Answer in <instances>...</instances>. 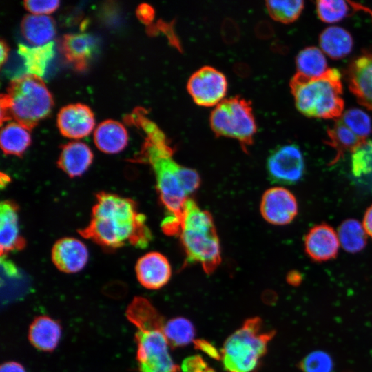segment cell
Masks as SVG:
<instances>
[{
  "mask_svg": "<svg viewBox=\"0 0 372 372\" xmlns=\"http://www.w3.org/2000/svg\"><path fill=\"white\" fill-rule=\"evenodd\" d=\"M96 198L90 223L78 231L82 237L107 249L148 245L152 234L134 200L105 192Z\"/></svg>",
  "mask_w": 372,
  "mask_h": 372,
  "instance_id": "6da1fadb",
  "label": "cell"
},
{
  "mask_svg": "<svg viewBox=\"0 0 372 372\" xmlns=\"http://www.w3.org/2000/svg\"><path fill=\"white\" fill-rule=\"evenodd\" d=\"M125 315L136 328L138 372H179V366L169 353L164 332L165 321L152 304L144 297H135Z\"/></svg>",
  "mask_w": 372,
  "mask_h": 372,
  "instance_id": "7a4b0ae2",
  "label": "cell"
},
{
  "mask_svg": "<svg viewBox=\"0 0 372 372\" xmlns=\"http://www.w3.org/2000/svg\"><path fill=\"white\" fill-rule=\"evenodd\" d=\"M141 157L153 169L160 200L169 215L180 218L189 195L200 185L198 172L174 161L165 140L147 138Z\"/></svg>",
  "mask_w": 372,
  "mask_h": 372,
  "instance_id": "3957f363",
  "label": "cell"
},
{
  "mask_svg": "<svg viewBox=\"0 0 372 372\" xmlns=\"http://www.w3.org/2000/svg\"><path fill=\"white\" fill-rule=\"evenodd\" d=\"M290 88L297 110L307 117L339 118L344 107L340 72L329 68L316 78L296 73Z\"/></svg>",
  "mask_w": 372,
  "mask_h": 372,
  "instance_id": "277c9868",
  "label": "cell"
},
{
  "mask_svg": "<svg viewBox=\"0 0 372 372\" xmlns=\"http://www.w3.org/2000/svg\"><path fill=\"white\" fill-rule=\"evenodd\" d=\"M0 104L1 125L13 118L30 130L50 113L53 99L41 77L25 74L10 82Z\"/></svg>",
  "mask_w": 372,
  "mask_h": 372,
  "instance_id": "5b68a950",
  "label": "cell"
},
{
  "mask_svg": "<svg viewBox=\"0 0 372 372\" xmlns=\"http://www.w3.org/2000/svg\"><path fill=\"white\" fill-rule=\"evenodd\" d=\"M187 262L200 264L207 273L220 262V247L211 214L192 199L185 203L179 234Z\"/></svg>",
  "mask_w": 372,
  "mask_h": 372,
  "instance_id": "8992f818",
  "label": "cell"
},
{
  "mask_svg": "<svg viewBox=\"0 0 372 372\" xmlns=\"http://www.w3.org/2000/svg\"><path fill=\"white\" fill-rule=\"evenodd\" d=\"M276 331H265L259 317L246 320L225 340L220 351L221 360L227 372H251L267 353L268 343Z\"/></svg>",
  "mask_w": 372,
  "mask_h": 372,
  "instance_id": "52a82bcc",
  "label": "cell"
},
{
  "mask_svg": "<svg viewBox=\"0 0 372 372\" xmlns=\"http://www.w3.org/2000/svg\"><path fill=\"white\" fill-rule=\"evenodd\" d=\"M210 125L217 135L247 145L252 142L256 132L251 105L239 97L225 99L216 105L210 116Z\"/></svg>",
  "mask_w": 372,
  "mask_h": 372,
  "instance_id": "ba28073f",
  "label": "cell"
},
{
  "mask_svg": "<svg viewBox=\"0 0 372 372\" xmlns=\"http://www.w3.org/2000/svg\"><path fill=\"white\" fill-rule=\"evenodd\" d=\"M187 90L196 104L204 107L216 106L224 100L227 81L219 70L205 66L190 76Z\"/></svg>",
  "mask_w": 372,
  "mask_h": 372,
  "instance_id": "9c48e42d",
  "label": "cell"
},
{
  "mask_svg": "<svg viewBox=\"0 0 372 372\" xmlns=\"http://www.w3.org/2000/svg\"><path fill=\"white\" fill-rule=\"evenodd\" d=\"M304 160L300 148L293 144L279 147L267 161V172L270 180L276 183L291 185L297 183L304 172Z\"/></svg>",
  "mask_w": 372,
  "mask_h": 372,
  "instance_id": "30bf717a",
  "label": "cell"
},
{
  "mask_svg": "<svg viewBox=\"0 0 372 372\" xmlns=\"http://www.w3.org/2000/svg\"><path fill=\"white\" fill-rule=\"evenodd\" d=\"M298 209L297 200L293 194L282 187L266 190L260 206L264 219L274 225L290 223L296 216Z\"/></svg>",
  "mask_w": 372,
  "mask_h": 372,
  "instance_id": "8fae6325",
  "label": "cell"
},
{
  "mask_svg": "<svg viewBox=\"0 0 372 372\" xmlns=\"http://www.w3.org/2000/svg\"><path fill=\"white\" fill-rule=\"evenodd\" d=\"M349 87L358 102L372 110V52H364L347 68Z\"/></svg>",
  "mask_w": 372,
  "mask_h": 372,
  "instance_id": "7c38bea8",
  "label": "cell"
},
{
  "mask_svg": "<svg viewBox=\"0 0 372 372\" xmlns=\"http://www.w3.org/2000/svg\"><path fill=\"white\" fill-rule=\"evenodd\" d=\"M94 114L83 104H70L62 107L57 116L61 134L70 138L79 139L87 136L94 127Z\"/></svg>",
  "mask_w": 372,
  "mask_h": 372,
  "instance_id": "4fadbf2b",
  "label": "cell"
},
{
  "mask_svg": "<svg viewBox=\"0 0 372 372\" xmlns=\"http://www.w3.org/2000/svg\"><path fill=\"white\" fill-rule=\"evenodd\" d=\"M340 245L338 233L326 223L315 225L304 237L305 252L315 262L335 258Z\"/></svg>",
  "mask_w": 372,
  "mask_h": 372,
  "instance_id": "5bb4252c",
  "label": "cell"
},
{
  "mask_svg": "<svg viewBox=\"0 0 372 372\" xmlns=\"http://www.w3.org/2000/svg\"><path fill=\"white\" fill-rule=\"evenodd\" d=\"M52 260L62 272L74 273L81 271L88 260V251L79 239L65 237L57 240L52 249Z\"/></svg>",
  "mask_w": 372,
  "mask_h": 372,
  "instance_id": "9a60e30c",
  "label": "cell"
},
{
  "mask_svg": "<svg viewBox=\"0 0 372 372\" xmlns=\"http://www.w3.org/2000/svg\"><path fill=\"white\" fill-rule=\"evenodd\" d=\"M135 271L140 284L148 289H158L169 280L172 269L167 258L159 252H149L141 257Z\"/></svg>",
  "mask_w": 372,
  "mask_h": 372,
  "instance_id": "2e32d148",
  "label": "cell"
},
{
  "mask_svg": "<svg viewBox=\"0 0 372 372\" xmlns=\"http://www.w3.org/2000/svg\"><path fill=\"white\" fill-rule=\"evenodd\" d=\"M25 240L19 234L18 207L10 200L0 204L1 257L12 251L24 248Z\"/></svg>",
  "mask_w": 372,
  "mask_h": 372,
  "instance_id": "e0dca14e",
  "label": "cell"
},
{
  "mask_svg": "<svg viewBox=\"0 0 372 372\" xmlns=\"http://www.w3.org/2000/svg\"><path fill=\"white\" fill-rule=\"evenodd\" d=\"M96 49V40L85 33L65 34L60 43L62 54L79 71L86 69Z\"/></svg>",
  "mask_w": 372,
  "mask_h": 372,
  "instance_id": "ac0fdd59",
  "label": "cell"
},
{
  "mask_svg": "<svg viewBox=\"0 0 372 372\" xmlns=\"http://www.w3.org/2000/svg\"><path fill=\"white\" fill-rule=\"evenodd\" d=\"M61 326L48 316L34 318L28 329V340L37 349L52 352L57 347L61 336Z\"/></svg>",
  "mask_w": 372,
  "mask_h": 372,
  "instance_id": "d6986e66",
  "label": "cell"
},
{
  "mask_svg": "<svg viewBox=\"0 0 372 372\" xmlns=\"http://www.w3.org/2000/svg\"><path fill=\"white\" fill-rule=\"evenodd\" d=\"M93 154L84 143L70 142L61 147L58 167L71 178L83 174L90 166Z\"/></svg>",
  "mask_w": 372,
  "mask_h": 372,
  "instance_id": "ffe728a7",
  "label": "cell"
},
{
  "mask_svg": "<svg viewBox=\"0 0 372 372\" xmlns=\"http://www.w3.org/2000/svg\"><path fill=\"white\" fill-rule=\"evenodd\" d=\"M94 141L97 148L106 154H116L127 145L128 135L119 122L106 120L101 123L94 132Z\"/></svg>",
  "mask_w": 372,
  "mask_h": 372,
  "instance_id": "44dd1931",
  "label": "cell"
},
{
  "mask_svg": "<svg viewBox=\"0 0 372 372\" xmlns=\"http://www.w3.org/2000/svg\"><path fill=\"white\" fill-rule=\"evenodd\" d=\"M21 33L25 40L34 46H41L50 42L56 34L54 20L47 15H25L21 24Z\"/></svg>",
  "mask_w": 372,
  "mask_h": 372,
  "instance_id": "7402d4cb",
  "label": "cell"
},
{
  "mask_svg": "<svg viewBox=\"0 0 372 372\" xmlns=\"http://www.w3.org/2000/svg\"><path fill=\"white\" fill-rule=\"evenodd\" d=\"M319 45L324 54L333 59H340L351 52L353 39L344 28L330 26L320 33Z\"/></svg>",
  "mask_w": 372,
  "mask_h": 372,
  "instance_id": "603a6c76",
  "label": "cell"
},
{
  "mask_svg": "<svg viewBox=\"0 0 372 372\" xmlns=\"http://www.w3.org/2000/svg\"><path fill=\"white\" fill-rule=\"evenodd\" d=\"M17 52L28 74L41 77L54 56V43L51 41L41 46L34 47L19 44Z\"/></svg>",
  "mask_w": 372,
  "mask_h": 372,
  "instance_id": "cb8c5ba5",
  "label": "cell"
},
{
  "mask_svg": "<svg viewBox=\"0 0 372 372\" xmlns=\"http://www.w3.org/2000/svg\"><path fill=\"white\" fill-rule=\"evenodd\" d=\"M30 143L28 130L18 123H9L1 130L0 145L5 154L21 156Z\"/></svg>",
  "mask_w": 372,
  "mask_h": 372,
  "instance_id": "d4e9b609",
  "label": "cell"
},
{
  "mask_svg": "<svg viewBox=\"0 0 372 372\" xmlns=\"http://www.w3.org/2000/svg\"><path fill=\"white\" fill-rule=\"evenodd\" d=\"M327 135L329 141L326 143L336 150L333 163L339 160L346 152L352 153L366 141L355 135L339 118L327 130Z\"/></svg>",
  "mask_w": 372,
  "mask_h": 372,
  "instance_id": "484cf974",
  "label": "cell"
},
{
  "mask_svg": "<svg viewBox=\"0 0 372 372\" xmlns=\"http://www.w3.org/2000/svg\"><path fill=\"white\" fill-rule=\"evenodd\" d=\"M296 64L298 73L311 78L319 77L329 69L324 52L316 46L300 50L296 56Z\"/></svg>",
  "mask_w": 372,
  "mask_h": 372,
  "instance_id": "4316f807",
  "label": "cell"
},
{
  "mask_svg": "<svg viewBox=\"0 0 372 372\" xmlns=\"http://www.w3.org/2000/svg\"><path fill=\"white\" fill-rule=\"evenodd\" d=\"M366 235L363 225L355 219L345 220L338 230L340 244L346 251L351 254L359 252L365 247Z\"/></svg>",
  "mask_w": 372,
  "mask_h": 372,
  "instance_id": "83f0119b",
  "label": "cell"
},
{
  "mask_svg": "<svg viewBox=\"0 0 372 372\" xmlns=\"http://www.w3.org/2000/svg\"><path fill=\"white\" fill-rule=\"evenodd\" d=\"M169 346L172 348L182 347L194 340L195 329L192 323L183 317H177L167 321L164 328Z\"/></svg>",
  "mask_w": 372,
  "mask_h": 372,
  "instance_id": "f1b7e54d",
  "label": "cell"
},
{
  "mask_svg": "<svg viewBox=\"0 0 372 372\" xmlns=\"http://www.w3.org/2000/svg\"><path fill=\"white\" fill-rule=\"evenodd\" d=\"M266 6L270 16L276 21L289 23L296 21L304 9V1H267Z\"/></svg>",
  "mask_w": 372,
  "mask_h": 372,
  "instance_id": "f546056e",
  "label": "cell"
},
{
  "mask_svg": "<svg viewBox=\"0 0 372 372\" xmlns=\"http://www.w3.org/2000/svg\"><path fill=\"white\" fill-rule=\"evenodd\" d=\"M339 119L355 135L363 140L372 133V122L369 114L361 109L353 107L344 112Z\"/></svg>",
  "mask_w": 372,
  "mask_h": 372,
  "instance_id": "4dcf8cb0",
  "label": "cell"
},
{
  "mask_svg": "<svg viewBox=\"0 0 372 372\" xmlns=\"http://www.w3.org/2000/svg\"><path fill=\"white\" fill-rule=\"evenodd\" d=\"M319 19L328 23L339 22L347 17L350 12L347 2L342 0H320L316 2Z\"/></svg>",
  "mask_w": 372,
  "mask_h": 372,
  "instance_id": "1f68e13d",
  "label": "cell"
},
{
  "mask_svg": "<svg viewBox=\"0 0 372 372\" xmlns=\"http://www.w3.org/2000/svg\"><path fill=\"white\" fill-rule=\"evenodd\" d=\"M351 154V167L354 176L372 173V141L366 140Z\"/></svg>",
  "mask_w": 372,
  "mask_h": 372,
  "instance_id": "d6a6232c",
  "label": "cell"
},
{
  "mask_svg": "<svg viewBox=\"0 0 372 372\" xmlns=\"http://www.w3.org/2000/svg\"><path fill=\"white\" fill-rule=\"evenodd\" d=\"M298 366L302 372H332L333 362L329 353L318 350L307 355Z\"/></svg>",
  "mask_w": 372,
  "mask_h": 372,
  "instance_id": "836d02e7",
  "label": "cell"
},
{
  "mask_svg": "<svg viewBox=\"0 0 372 372\" xmlns=\"http://www.w3.org/2000/svg\"><path fill=\"white\" fill-rule=\"evenodd\" d=\"M27 10L33 14L45 15L54 12L59 6L57 0H27L23 2Z\"/></svg>",
  "mask_w": 372,
  "mask_h": 372,
  "instance_id": "e575fe53",
  "label": "cell"
},
{
  "mask_svg": "<svg viewBox=\"0 0 372 372\" xmlns=\"http://www.w3.org/2000/svg\"><path fill=\"white\" fill-rule=\"evenodd\" d=\"M181 369L183 372H215L200 355L190 356L185 359Z\"/></svg>",
  "mask_w": 372,
  "mask_h": 372,
  "instance_id": "d590c367",
  "label": "cell"
},
{
  "mask_svg": "<svg viewBox=\"0 0 372 372\" xmlns=\"http://www.w3.org/2000/svg\"><path fill=\"white\" fill-rule=\"evenodd\" d=\"M195 347L207 353L211 358L220 360L221 353L209 342L204 340H196L194 342Z\"/></svg>",
  "mask_w": 372,
  "mask_h": 372,
  "instance_id": "8d00e7d4",
  "label": "cell"
},
{
  "mask_svg": "<svg viewBox=\"0 0 372 372\" xmlns=\"http://www.w3.org/2000/svg\"><path fill=\"white\" fill-rule=\"evenodd\" d=\"M137 16L142 21L148 23L154 17V10L149 5L142 4L138 7Z\"/></svg>",
  "mask_w": 372,
  "mask_h": 372,
  "instance_id": "74e56055",
  "label": "cell"
},
{
  "mask_svg": "<svg viewBox=\"0 0 372 372\" xmlns=\"http://www.w3.org/2000/svg\"><path fill=\"white\" fill-rule=\"evenodd\" d=\"M0 372H26L25 368L19 362L9 361L1 364Z\"/></svg>",
  "mask_w": 372,
  "mask_h": 372,
  "instance_id": "f35d334b",
  "label": "cell"
},
{
  "mask_svg": "<svg viewBox=\"0 0 372 372\" xmlns=\"http://www.w3.org/2000/svg\"><path fill=\"white\" fill-rule=\"evenodd\" d=\"M362 225L367 235L372 238V205L368 207L364 213Z\"/></svg>",
  "mask_w": 372,
  "mask_h": 372,
  "instance_id": "ab89813d",
  "label": "cell"
},
{
  "mask_svg": "<svg viewBox=\"0 0 372 372\" xmlns=\"http://www.w3.org/2000/svg\"><path fill=\"white\" fill-rule=\"evenodd\" d=\"M303 280L301 273L296 270L289 271L287 276V282L292 286H299Z\"/></svg>",
  "mask_w": 372,
  "mask_h": 372,
  "instance_id": "60d3db41",
  "label": "cell"
},
{
  "mask_svg": "<svg viewBox=\"0 0 372 372\" xmlns=\"http://www.w3.org/2000/svg\"><path fill=\"white\" fill-rule=\"evenodd\" d=\"M0 45H1L0 62H1V65L2 66L3 63L6 61L8 54L9 48L8 47V45L6 44V43L2 39L1 41Z\"/></svg>",
  "mask_w": 372,
  "mask_h": 372,
  "instance_id": "b9f144b4",
  "label": "cell"
},
{
  "mask_svg": "<svg viewBox=\"0 0 372 372\" xmlns=\"http://www.w3.org/2000/svg\"><path fill=\"white\" fill-rule=\"evenodd\" d=\"M342 372H353V371H351V370H344V371H343Z\"/></svg>",
  "mask_w": 372,
  "mask_h": 372,
  "instance_id": "7bdbcfd3",
  "label": "cell"
}]
</instances>
